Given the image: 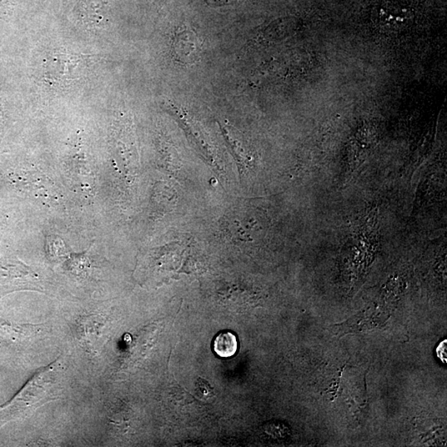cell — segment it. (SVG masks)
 I'll list each match as a JSON object with an SVG mask.
<instances>
[{"instance_id": "cell-6", "label": "cell", "mask_w": 447, "mask_h": 447, "mask_svg": "<svg viewBox=\"0 0 447 447\" xmlns=\"http://www.w3.org/2000/svg\"><path fill=\"white\" fill-rule=\"evenodd\" d=\"M8 2L9 0H0V9H3Z\"/></svg>"}, {"instance_id": "cell-2", "label": "cell", "mask_w": 447, "mask_h": 447, "mask_svg": "<svg viewBox=\"0 0 447 447\" xmlns=\"http://www.w3.org/2000/svg\"><path fill=\"white\" fill-rule=\"evenodd\" d=\"M213 348L215 354L220 357H232L237 352V338L230 331H222L215 338Z\"/></svg>"}, {"instance_id": "cell-5", "label": "cell", "mask_w": 447, "mask_h": 447, "mask_svg": "<svg viewBox=\"0 0 447 447\" xmlns=\"http://www.w3.org/2000/svg\"><path fill=\"white\" fill-rule=\"evenodd\" d=\"M438 355L443 362L446 363V340L441 343L438 348Z\"/></svg>"}, {"instance_id": "cell-3", "label": "cell", "mask_w": 447, "mask_h": 447, "mask_svg": "<svg viewBox=\"0 0 447 447\" xmlns=\"http://www.w3.org/2000/svg\"><path fill=\"white\" fill-rule=\"evenodd\" d=\"M197 38L192 32L183 31L176 38V53L178 56L188 58L189 55L197 52Z\"/></svg>"}, {"instance_id": "cell-4", "label": "cell", "mask_w": 447, "mask_h": 447, "mask_svg": "<svg viewBox=\"0 0 447 447\" xmlns=\"http://www.w3.org/2000/svg\"><path fill=\"white\" fill-rule=\"evenodd\" d=\"M239 0H205V2L212 7L225 6V5L234 4Z\"/></svg>"}, {"instance_id": "cell-1", "label": "cell", "mask_w": 447, "mask_h": 447, "mask_svg": "<svg viewBox=\"0 0 447 447\" xmlns=\"http://www.w3.org/2000/svg\"><path fill=\"white\" fill-rule=\"evenodd\" d=\"M20 290L43 292L41 279L29 266L17 259H0V294Z\"/></svg>"}]
</instances>
